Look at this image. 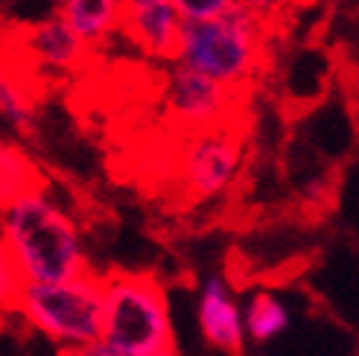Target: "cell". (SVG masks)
<instances>
[{
  "label": "cell",
  "mask_w": 359,
  "mask_h": 356,
  "mask_svg": "<svg viewBox=\"0 0 359 356\" xmlns=\"http://www.w3.org/2000/svg\"><path fill=\"white\" fill-rule=\"evenodd\" d=\"M91 275L79 225L44 187L4 205V301L24 283H67Z\"/></svg>",
  "instance_id": "obj_1"
},
{
  "label": "cell",
  "mask_w": 359,
  "mask_h": 356,
  "mask_svg": "<svg viewBox=\"0 0 359 356\" xmlns=\"http://www.w3.org/2000/svg\"><path fill=\"white\" fill-rule=\"evenodd\" d=\"M266 24L243 6L213 21H187L175 62L243 94L263 62Z\"/></svg>",
  "instance_id": "obj_2"
},
{
  "label": "cell",
  "mask_w": 359,
  "mask_h": 356,
  "mask_svg": "<svg viewBox=\"0 0 359 356\" xmlns=\"http://www.w3.org/2000/svg\"><path fill=\"white\" fill-rule=\"evenodd\" d=\"M6 307L65 350L88 348L102 339L105 278L91 272L67 283H24Z\"/></svg>",
  "instance_id": "obj_3"
},
{
  "label": "cell",
  "mask_w": 359,
  "mask_h": 356,
  "mask_svg": "<svg viewBox=\"0 0 359 356\" xmlns=\"http://www.w3.org/2000/svg\"><path fill=\"white\" fill-rule=\"evenodd\" d=\"M102 342L126 356H175L167 295L152 275H105Z\"/></svg>",
  "instance_id": "obj_4"
},
{
  "label": "cell",
  "mask_w": 359,
  "mask_h": 356,
  "mask_svg": "<svg viewBox=\"0 0 359 356\" xmlns=\"http://www.w3.org/2000/svg\"><path fill=\"white\" fill-rule=\"evenodd\" d=\"M245 161V140L231 126H217L205 132L184 135L182 152H178V178L190 199L205 202L222 196Z\"/></svg>",
  "instance_id": "obj_5"
},
{
  "label": "cell",
  "mask_w": 359,
  "mask_h": 356,
  "mask_svg": "<svg viewBox=\"0 0 359 356\" xmlns=\"http://www.w3.org/2000/svg\"><path fill=\"white\" fill-rule=\"evenodd\" d=\"M161 102H164V114L172 126L184 135H193L228 126V120L240 102V91H231V88L175 62L167 74Z\"/></svg>",
  "instance_id": "obj_6"
},
{
  "label": "cell",
  "mask_w": 359,
  "mask_h": 356,
  "mask_svg": "<svg viewBox=\"0 0 359 356\" xmlns=\"http://www.w3.org/2000/svg\"><path fill=\"white\" fill-rule=\"evenodd\" d=\"M184 18L172 0H123V39L143 56L172 62L182 44Z\"/></svg>",
  "instance_id": "obj_7"
},
{
  "label": "cell",
  "mask_w": 359,
  "mask_h": 356,
  "mask_svg": "<svg viewBox=\"0 0 359 356\" xmlns=\"http://www.w3.org/2000/svg\"><path fill=\"white\" fill-rule=\"evenodd\" d=\"M21 50L44 74L53 76H65V74H76V70L88 62V47L79 35L70 29L59 15L41 18L35 24H27L21 29Z\"/></svg>",
  "instance_id": "obj_8"
},
{
  "label": "cell",
  "mask_w": 359,
  "mask_h": 356,
  "mask_svg": "<svg viewBox=\"0 0 359 356\" xmlns=\"http://www.w3.org/2000/svg\"><path fill=\"white\" fill-rule=\"evenodd\" d=\"M199 324L205 339L231 356L243 353V315L225 278L213 275L205 280L199 298Z\"/></svg>",
  "instance_id": "obj_9"
},
{
  "label": "cell",
  "mask_w": 359,
  "mask_h": 356,
  "mask_svg": "<svg viewBox=\"0 0 359 356\" xmlns=\"http://www.w3.org/2000/svg\"><path fill=\"white\" fill-rule=\"evenodd\" d=\"M53 15H59L91 50L123 32V0H56Z\"/></svg>",
  "instance_id": "obj_10"
},
{
  "label": "cell",
  "mask_w": 359,
  "mask_h": 356,
  "mask_svg": "<svg viewBox=\"0 0 359 356\" xmlns=\"http://www.w3.org/2000/svg\"><path fill=\"white\" fill-rule=\"evenodd\" d=\"M286 322H290V315H286L283 304L269 295V292H257L255 298L248 301L245 307V330L255 336V339H272V336H278Z\"/></svg>",
  "instance_id": "obj_11"
},
{
  "label": "cell",
  "mask_w": 359,
  "mask_h": 356,
  "mask_svg": "<svg viewBox=\"0 0 359 356\" xmlns=\"http://www.w3.org/2000/svg\"><path fill=\"white\" fill-rule=\"evenodd\" d=\"M0 182H4V205L35 190V167L18 146L4 144L0 149Z\"/></svg>",
  "instance_id": "obj_12"
},
{
  "label": "cell",
  "mask_w": 359,
  "mask_h": 356,
  "mask_svg": "<svg viewBox=\"0 0 359 356\" xmlns=\"http://www.w3.org/2000/svg\"><path fill=\"white\" fill-rule=\"evenodd\" d=\"M0 109H4L6 126H12L18 135H27L32 129V97L12 74H4L0 82Z\"/></svg>",
  "instance_id": "obj_13"
},
{
  "label": "cell",
  "mask_w": 359,
  "mask_h": 356,
  "mask_svg": "<svg viewBox=\"0 0 359 356\" xmlns=\"http://www.w3.org/2000/svg\"><path fill=\"white\" fill-rule=\"evenodd\" d=\"M182 12L184 24L187 21H213V18H222L231 9H237V0H172Z\"/></svg>",
  "instance_id": "obj_14"
},
{
  "label": "cell",
  "mask_w": 359,
  "mask_h": 356,
  "mask_svg": "<svg viewBox=\"0 0 359 356\" xmlns=\"http://www.w3.org/2000/svg\"><path fill=\"white\" fill-rule=\"evenodd\" d=\"M292 0H237V6L255 12L257 18H263V21H269L272 15H278L280 9H286Z\"/></svg>",
  "instance_id": "obj_15"
},
{
  "label": "cell",
  "mask_w": 359,
  "mask_h": 356,
  "mask_svg": "<svg viewBox=\"0 0 359 356\" xmlns=\"http://www.w3.org/2000/svg\"><path fill=\"white\" fill-rule=\"evenodd\" d=\"M65 356H126V353H120V350H114V348H109L102 339L97 342V345H88V348H76V350H65Z\"/></svg>",
  "instance_id": "obj_16"
}]
</instances>
